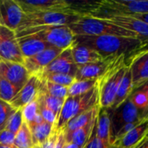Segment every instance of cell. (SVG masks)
Wrapping results in <instances>:
<instances>
[{
  "label": "cell",
  "instance_id": "cell-1",
  "mask_svg": "<svg viewBox=\"0 0 148 148\" xmlns=\"http://www.w3.org/2000/svg\"><path fill=\"white\" fill-rule=\"evenodd\" d=\"M145 42L138 38L119 36H75V44L87 46L97 53L101 57L125 56L127 58L139 51Z\"/></svg>",
  "mask_w": 148,
  "mask_h": 148
},
{
  "label": "cell",
  "instance_id": "cell-2",
  "mask_svg": "<svg viewBox=\"0 0 148 148\" xmlns=\"http://www.w3.org/2000/svg\"><path fill=\"white\" fill-rule=\"evenodd\" d=\"M126 59L125 56H117L107 71L97 79L101 108L108 109L113 107L117 91L127 67Z\"/></svg>",
  "mask_w": 148,
  "mask_h": 148
},
{
  "label": "cell",
  "instance_id": "cell-3",
  "mask_svg": "<svg viewBox=\"0 0 148 148\" xmlns=\"http://www.w3.org/2000/svg\"><path fill=\"white\" fill-rule=\"evenodd\" d=\"M68 26L75 36H119L140 39L136 34L121 28L102 18L82 16L77 21L70 23Z\"/></svg>",
  "mask_w": 148,
  "mask_h": 148
},
{
  "label": "cell",
  "instance_id": "cell-4",
  "mask_svg": "<svg viewBox=\"0 0 148 148\" xmlns=\"http://www.w3.org/2000/svg\"><path fill=\"white\" fill-rule=\"evenodd\" d=\"M98 105L99 91L97 86L84 95L68 96L64 101L58 120L54 126V131L59 132L62 130L72 119Z\"/></svg>",
  "mask_w": 148,
  "mask_h": 148
},
{
  "label": "cell",
  "instance_id": "cell-5",
  "mask_svg": "<svg viewBox=\"0 0 148 148\" xmlns=\"http://www.w3.org/2000/svg\"><path fill=\"white\" fill-rule=\"evenodd\" d=\"M25 36H36L62 50L71 48L75 43V35L68 25L41 26L16 32V38Z\"/></svg>",
  "mask_w": 148,
  "mask_h": 148
},
{
  "label": "cell",
  "instance_id": "cell-6",
  "mask_svg": "<svg viewBox=\"0 0 148 148\" xmlns=\"http://www.w3.org/2000/svg\"><path fill=\"white\" fill-rule=\"evenodd\" d=\"M82 16L61 13V12H34L24 14L23 20L15 31L19 32L21 30L41 27V26H49V25H69L72 23H75Z\"/></svg>",
  "mask_w": 148,
  "mask_h": 148
},
{
  "label": "cell",
  "instance_id": "cell-7",
  "mask_svg": "<svg viewBox=\"0 0 148 148\" xmlns=\"http://www.w3.org/2000/svg\"><path fill=\"white\" fill-rule=\"evenodd\" d=\"M111 114V130H112V143L114 134L126 124L137 122L142 120L140 111L134 106L130 98H128L118 108L112 110L108 108Z\"/></svg>",
  "mask_w": 148,
  "mask_h": 148
},
{
  "label": "cell",
  "instance_id": "cell-8",
  "mask_svg": "<svg viewBox=\"0 0 148 148\" xmlns=\"http://www.w3.org/2000/svg\"><path fill=\"white\" fill-rule=\"evenodd\" d=\"M24 14L34 12H61L76 15L65 0H16Z\"/></svg>",
  "mask_w": 148,
  "mask_h": 148
},
{
  "label": "cell",
  "instance_id": "cell-9",
  "mask_svg": "<svg viewBox=\"0 0 148 148\" xmlns=\"http://www.w3.org/2000/svg\"><path fill=\"white\" fill-rule=\"evenodd\" d=\"M0 61L23 64L24 57L21 51L15 31L0 25Z\"/></svg>",
  "mask_w": 148,
  "mask_h": 148
},
{
  "label": "cell",
  "instance_id": "cell-10",
  "mask_svg": "<svg viewBox=\"0 0 148 148\" xmlns=\"http://www.w3.org/2000/svg\"><path fill=\"white\" fill-rule=\"evenodd\" d=\"M126 62L129 67L135 90L148 81V49H140L127 58Z\"/></svg>",
  "mask_w": 148,
  "mask_h": 148
},
{
  "label": "cell",
  "instance_id": "cell-11",
  "mask_svg": "<svg viewBox=\"0 0 148 148\" xmlns=\"http://www.w3.org/2000/svg\"><path fill=\"white\" fill-rule=\"evenodd\" d=\"M99 18L106 19L121 28L129 30L136 34L141 41L148 42V23L140 19L121 14H108Z\"/></svg>",
  "mask_w": 148,
  "mask_h": 148
},
{
  "label": "cell",
  "instance_id": "cell-12",
  "mask_svg": "<svg viewBox=\"0 0 148 148\" xmlns=\"http://www.w3.org/2000/svg\"><path fill=\"white\" fill-rule=\"evenodd\" d=\"M24 16L16 0H0V25L16 31Z\"/></svg>",
  "mask_w": 148,
  "mask_h": 148
},
{
  "label": "cell",
  "instance_id": "cell-13",
  "mask_svg": "<svg viewBox=\"0 0 148 148\" xmlns=\"http://www.w3.org/2000/svg\"><path fill=\"white\" fill-rule=\"evenodd\" d=\"M0 76L20 91L31 75L23 64L0 61Z\"/></svg>",
  "mask_w": 148,
  "mask_h": 148
},
{
  "label": "cell",
  "instance_id": "cell-14",
  "mask_svg": "<svg viewBox=\"0 0 148 148\" xmlns=\"http://www.w3.org/2000/svg\"><path fill=\"white\" fill-rule=\"evenodd\" d=\"M78 67L75 63L71 48L63 50L57 57H56L43 70L36 76H40L47 74H65L75 77Z\"/></svg>",
  "mask_w": 148,
  "mask_h": 148
},
{
  "label": "cell",
  "instance_id": "cell-15",
  "mask_svg": "<svg viewBox=\"0 0 148 148\" xmlns=\"http://www.w3.org/2000/svg\"><path fill=\"white\" fill-rule=\"evenodd\" d=\"M62 51V49L56 47H50L32 57L25 58L23 66L30 75H39L42 70Z\"/></svg>",
  "mask_w": 148,
  "mask_h": 148
},
{
  "label": "cell",
  "instance_id": "cell-16",
  "mask_svg": "<svg viewBox=\"0 0 148 148\" xmlns=\"http://www.w3.org/2000/svg\"><path fill=\"white\" fill-rule=\"evenodd\" d=\"M40 78L36 75H31L27 83L9 102L14 109L23 108L31 101L37 99L39 93Z\"/></svg>",
  "mask_w": 148,
  "mask_h": 148
},
{
  "label": "cell",
  "instance_id": "cell-17",
  "mask_svg": "<svg viewBox=\"0 0 148 148\" xmlns=\"http://www.w3.org/2000/svg\"><path fill=\"white\" fill-rule=\"evenodd\" d=\"M117 56H110L102 59L100 62L89 63L78 67L77 73L75 75V79L81 80H97L100 78L109 68L112 62Z\"/></svg>",
  "mask_w": 148,
  "mask_h": 148
},
{
  "label": "cell",
  "instance_id": "cell-18",
  "mask_svg": "<svg viewBox=\"0 0 148 148\" xmlns=\"http://www.w3.org/2000/svg\"><path fill=\"white\" fill-rule=\"evenodd\" d=\"M148 134V118L141 121L121 139L114 141L112 148H134Z\"/></svg>",
  "mask_w": 148,
  "mask_h": 148
},
{
  "label": "cell",
  "instance_id": "cell-19",
  "mask_svg": "<svg viewBox=\"0 0 148 148\" xmlns=\"http://www.w3.org/2000/svg\"><path fill=\"white\" fill-rule=\"evenodd\" d=\"M17 41L24 59L32 57L44 51L45 49L53 47L48 42L33 36H25L18 37Z\"/></svg>",
  "mask_w": 148,
  "mask_h": 148
},
{
  "label": "cell",
  "instance_id": "cell-20",
  "mask_svg": "<svg viewBox=\"0 0 148 148\" xmlns=\"http://www.w3.org/2000/svg\"><path fill=\"white\" fill-rule=\"evenodd\" d=\"M96 136L106 145L112 146V130H111V114L108 109L100 108L96 124L95 127Z\"/></svg>",
  "mask_w": 148,
  "mask_h": 148
},
{
  "label": "cell",
  "instance_id": "cell-21",
  "mask_svg": "<svg viewBox=\"0 0 148 148\" xmlns=\"http://www.w3.org/2000/svg\"><path fill=\"white\" fill-rule=\"evenodd\" d=\"M71 52L74 62L77 67L97 62L103 59L101 56L94 49L80 44L74 43V45L71 47Z\"/></svg>",
  "mask_w": 148,
  "mask_h": 148
},
{
  "label": "cell",
  "instance_id": "cell-22",
  "mask_svg": "<svg viewBox=\"0 0 148 148\" xmlns=\"http://www.w3.org/2000/svg\"><path fill=\"white\" fill-rule=\"evenodd\" d=\"M96 120H97V117L92 120L85 127H81L72 133H69V134L64 133L66 143H73L80 148H84L93 134V131L96 124Z\"/></svg>",
  "mask_w": 148,
  "mask_h": 148
},
{
  "label": "cell",
  "instance_id": "cell-23",
  "mask_svg": "<svg viewBox=\"0 0 148 148\" xmlns=\"http://www.w3.org/2000/svg\"><path fill=\"white\" fill-rule=\"evenodd\" d=\"M133 91H134V85H133V81H132V75H131L129 67L127 66L125 71V74L123 75V78L121 80V85L119 87V89L117 91L114 105L110 109L114 110L118 108L120 106H121L129 98Z\"/></svg>",
  "mask_w": 148,
  "mask_h": 148
},
{
  "label": "cell",
  "instance_id": "cell-24",
  "mask_svg": "<svg viewBox=\"0 0 148 148\" xmlns=\"http://www.w3.org/2000/svg\"><path fill=\"white\" fill-rule=\"evenodd\" d=\"M100 106H96L93 108H91L90 110H88L79 115H77L76 117H75L74 119H72L67 125L66 127L62 129L63 132L65 134H69L72 133L81 127H85L86 125H88L92 120H94L95 117H97L98 113L100 111Z\"/></svg>",
  "mask_w": 148,
  "mask_h": 148
},
{
  "label": "cell",
  "instance_id": "cell-25",
  "mask_svg": "<svg viewBox=\"0 0 148 148\" xmlns=\"http://www.w3.org/2000/svg\"><path fill=\"white\" fill-rule=\"evenodd\" d=\"M34 147L40 146L49 140L54 132V125L43 121L29 127Z\"/></svg>",
  "mask_w": 148,
  "mask_h": 148
},
{
  "label": "cell",
  "instance_id": "cell-26",
  "mask_svg": "<svg viewBox=\"0 0 148 148\" xmlns=\"http://www.w3.org/2000/svg\"><path fill=\"white\" fill-rule=\"evenodd\" d=\"M39 91L60 99H66L69 96V88L49 82L42 78H40Z\"/></svg>",
  "mask_w": 148,
  "mask_h": 148
},
{
  "label": "cell",
  "instance_id": "cell-27",
  "mask_svg": "<svg viewBox=\"0 0 148 148\" xmlns=\"http://www.w3.org/2000/svg\"><path fill=\"white\" fill-rule=\"evenodd\" d=\"M97 86V80H76L69 88V96L84 95Z\"/></svg>",
  "mask_w": 148,
  "mask_h": 148
},
{
  "label": "cell",
  "instance_id": "cell-28",
  "mask_svg": "<svg viewBox=\"0 0 148 148\" xmlns=\"http://www.w3.org/2000/svg\"><path fill=\"white\" fill-rule=\"evenodd\" d=\"M14 146L16 148H33L32 136L28 125L23 121L21 128L16 134Z\"/></svg>",
  "mask_w": 148,
  "mask_h": 148
},
{
  "label": "cell",
  "instance_id": "cell-29",
  "mask_svg": "<svg viewBox=\"0 0 148 148\" xmlns=\"http://www.w3.org/2000/svg\"><path fill=\"white\" fill-rule=\"evenodd\" d=\"M66 99H60L56 97L50 96L43 92L39 91L38 96H37V101L44 104L47 108L51 109L58 117L61 113V110L63 107L64 101Z\"/></svg>",
  "mask_w": 148,
  "mask_h": 148
},
{
  "label": "cell",
  "instance_id": "cell-30",
  "mask_svg": "<svg viewBox=\"0 0 148 148\" xmlns=\"http://www.w3.org/2000/svg\"><path fill=\"white\" fill-rule=\"evenodd\" d=\"M38 77L44 79L49 82L67 88H69L76 81L75 76L65 75V74H47V75H40Z\"/></svg>",
  "mask_w": 148,
  "mask_h": 148
},
{
  "label": "cell",
  "instance_id": "cell-31",
  "mask_svg": "<svg viewBox=\"0 0 148 148\" xmlns=\"http://www.w3.org/2000/svg\"><path fill=\"white\" fill-rule=\"evenodd\" d=\"M134 106L140 111L142 118L148 110V98L146 91L135 90L129 96Z\"/></svg>",
  "mask_w": 148,
  "mask_h": 148
},
{
  "label": "cell",
  "instance_id": "cell-32",
  "mask_svg": "<svg viewBox=\"0 0 148 148\" xmlns=\"http://www.w3.org/2000/svg\"><path fill=\"white\" fill-rule=\"evenodd\" d=\"M18 92L19 90L15 86H13L10 82H9L8 81H6L5 79L0 76V99L1 100L6 102H10Z\"/></svg>",
  "mask_w": 148,
  "mask_h": 148
},
{
  "label": "cell",
  "instance_id": "cell-33",
  "mask_svg": "<svg viewBox=\"0 0 148 148\" xmlns=\"http://www.w3.org/2000/svg\"><path fill=\"white\" fill-rule=\"evenodd\" d=\"M23 111V121L29 127L30 125L33 124L36 117L39 114V106H38V101L37 100H35L29 103L28 105L24 106L22 108Z\"/></svg>",
  "mask_w": 148,
  "mask_h": 148
},
{
  "label": "cell",
  "instance_id": "cell-34",
  "mask_svg": "<svg viewBox=\"0 0 148 148\" xmlns=\"http://www.w3.org/2000/svg\"><path fill=\"white\" fill-rule=\"evenodd\" d=\"M23 123V118L22 108L16 109V111L10 117V119L6 124L5 129L14 134H16L17 132L19 131V129L21 128Z\"/></svg>",
  "mask_w": 148,
  "mask_h": 148
},
{
  "label": "cell",
  "instance_id": "cell-35",
  "mask_svg": "<svg viewBox=\"0 0 148 148\" xmlns=\"http://www.w3.org/2000/svg\"><path fill=\"white\" fill-rule=\"evenodd\" d=\"M15 111L16 109H14L9 102L0 99V132L5 129L10 117Z\"/></svg>",
  "mask_w": 148,
  "mask_h": 148
},
{
  "label": "cell",
  "instance_id": "cell-36",
  "mask_svg": "<svg viewBox=\"0 0 148 148\" xmlns=\"http://www.w3.org/2000/svg\"><path fill=\"white\" fill-rule=\"evenodd\" d=\"M38 106H39V113L42 115V117L44 120V121L49 122V123H50V124H52V125L55 126L56 123V121H57V120H58V116L51 109H49V108H47L42 102L38 101Z\"/></svg>",
  "mask_w": 148,
  "mask_h": 148
},
{
  "label": "cell",
  "instance_id": "cell-37",
  "mask_svg": "<svg viewBox=\"0 0 148 148\" xmlns=\"http://www.w3.org/2000/svg\"><path fill=\"white\" fill-rule=\"evenodd\" d=\"M84 148H112V146H108L106 145L101 140H100L95 134V131L94 129L93 134L89 139V140L88 141V143L86 144V146Z\"/></svg>",
  "mask_w": 148,
  "mask_h": 148
},
{
  "label": "cell",
  "instance_id": "cell-38",
  "mask_svg": "<svg viewBox=\"0 0 148 148\" xmlns=\"http://www.w3.org/2000/svg\"><path fill=\"white\" fill-rule=\"evenodd\" d=\"M16 134L10 133V131L4 129L0 132V144L5 145V146H10L14 145Z\"/></svg>",
  "mask_w": 148,
  "mask_h": 148
},
{
  "label": "cell",
  "instance_id": "cell-39",
  "mask_svg": "<svg viewBox=\"0 0 148 148\" xmlns=\"http://www.w3.org/2000/svg\"><path fill=\"white\" fill-rule=\"evenodd\" d=\"M65 145H66V140H65L64 132H63V130H61V131H59L58 138H57L55 148H64Z\"/></svg>",
  "mask_w": 148,
  "mask_h": 148
},
{
  "label": "cell",
  "instance_id": "cell-40",
  "mask_svg": "<svg viewBox=\"0 0 148 148\" xmlns=\"http://www.w3.org/2000/svg\"><path fill=\"white\" fill-rule=\"evenodd\" d=\"M131 16L135 17L137 19H140L145 23H148V13H145V14H136V15H132Z\"/></svg>",
  "mask_w": 148,
  "mask_h": 148
},
{
  "label": "cell",
  "instance_id": "cell-41",
  "mask_svg": "<svg viewBox=\"0 0 148 148\" xmlns=\"http://www.w3.org/2000/svg\"><path fill=\"white\" fill-rule=\"evenodd\" d=\"M134 148H148V139L145 137Z\"/></svg>",
  "mask_w": 148,
  "mask_h": 148
},
{
  "label": "cell",
  "instance_id": "cell-42",
  "mask_svg": "<svg viewBox=\"0 0 148 148\" xmlns=\"http://www.w3.org/2000/svg\"><path fill=\"white\" fill-rule=\"evenodd\" d=\"M148 89V81L146 82V83H144L141 87H140L139 88H137V89H135V90H140V91H147ZM135 90H134V91H135ZM133 91V92H134Z\"/></svg>",
  "mask_w": 148,
  "mask_h": 148
},
{
  "label": "cell",
  "instance_id": "cell-43",
  "mask_svg": "<svg viewBox=\"0 0 148 148\" xmlns=\"http://www.w3.org/2000/svg\"><path fill=\"white\" fill-rule=\"evenodd\" d=\"M64 148H80L79 147H77L76 145L73 144V143H66Z\"/></svg>",
  "mask_w": 148,
  "mask_h": 148
},
{
  "label": "cell",
  "instance_id": "cell-44",
  "mask_svg": "<svg viewBox=\"0 0 148 148\" xmlns=\"http://www.w3.org/2000/svg\"><path fill=\"white\" fill-rule=\"evenodd\" d=\"M0 148H16L14 145H10V146H5V145H1L0 144Z\"/></svg>",
  "mask_w": 148,
  "mask_h": 148
},
{
  "label": "cell",
  "instance_id": "cell-45",
  "mask_svg": "<svg viewBox=\"0 0 148 148\" xmlns=\"http://www.w3.org/2000/svg\"><path fill=\"white\" fill-rule=\"evenodd\" d=\"M146 92H147V98H148V89L146 91ZM147 112H148V110H147ZM147 113H146V114H147ZM145 114H144V115H145ZM143 118H144V117H143Z\"/></svg>",
  "mask_w": 148,
  "mask_h": 148
},
{
  "label": "cell",
  "instance_id": "cell-46",
  "mask_svg": "<svg viewBox=\"0 0 148 148\" xmlns=\"http://www.w3.org/2000/svg\"><path fill=\"white\" fill-rule=\"evenodd\" d=\"M0 48H1V36H0Z\"/></svg>",
  "mask_w": 148,
  "mask_h": 148
}]
</instances>
